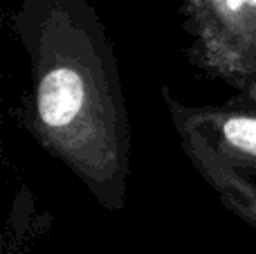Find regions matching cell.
<instances>
[{"instance_id":"6da1fadb","label":"cell","mask_w":256,"mask_h":254,"mask_svg":"<svg viewBox=\"0 0 256 254\" xmlns=\"http://www.w3.org/2000/svg\"><path fill=\"white\" fill-rule=\"evenodd\" d=\"M106 45L70 4L43 18L34 56V135L104 205H124L128 120Z\"/></svg>"},{"instance_id":"7a4b0ae2","label":"cell","mask_w":256,"mask_h":254,"mask_svg":"<svg viewBox=\"0 0 256 254\" xmlns=\"http://www.w3.org/2000/svg\"><path fill=\"white\" fill-rule=\"evenodd\" d=\"M196 61L256 102V0H182Z\"/></svg>"},{"instance_id":"3957f363","label":"cell","mask_w":256,"mask_h":254,"mask_svg":"<svg viewBox=\"0 0 256 254\" xmlns=\"http://www.w3.org/2000/svg\"><path fill=\"white\" fill-rule=\"evenodd\" d=\"M176 124L196 128L225 164L250 176L256 174V112L225 108H189L164 92Z\"/></svg>"},{"instance_id":"277c9868","label":"cell","mask_w":256,"mask_h":254,"mask_svg":"<svg viewBox=\"0 0 256 254\" xmlns=\"http://www.w3.org/2000/svg\"><path fill=\"white\" fill-rule=\"evenodd\" d=\"M176 128L186 158L196 166V171L207 180L209 187L220 196V202L243 223L256 230V184L252 178L225 164L196 128L184 124H176Z\"/></svg>"}]
</instances>
